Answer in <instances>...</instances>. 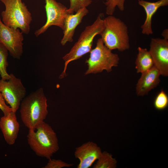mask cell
Here are the masks:
<instances>
[{"label":"cell","mask_w":168,"mask_h":168,"mask_svg":"<svg viewBox=\"0 0 168 168\" xmlns=\"http://www.w3.org/2000/svg\"><path fill=\"white\" fill-rule=\"evenodd\" d=\"M117 161L113 158L111 154L107 152H103L93 168H114L116 166Z\"/></svg>","instance_id":"cell-18"},{"label":"cell","mask_w":168,"mask_h":168,"mask_svg":"<svg viewBox=\"0 0 168 168\" xmlns=\"http://www.w3.org/2000/svg\"><path fill=\"white\" fill-rule=\"evenodd\" d=\"M16 113L12 111L4 115L0 119V128L5 141L9 145L14 144L19 130Z\"/></svg>","instance_id":"cell-12"},{"label":"cell","mask_w":168,"mask_h":168,"mask_svg":"<svg viewBox=\"0 0 168 168\" xmlns=\"http://www.w3.org/2000/svg\"><path fill=\"white\" fill-rule=\"evenodd\" d=\"M119 60L118 55L113 53L100 38L97 40L96 47L90 51L89 57L85 61L88 68L85 75L95 74L105 70L108 72H110L113 67L118 66Z\"/></svg>","instance_id":"cell-6"},{"label":"cell","mask_w":168,"mask_h":168,"mask_svg":"<svg viewBox=\"0 0 168 168\" xmlns=\"http://www.w3.org/2000/svg\"><path fill=\"white\" fill-rule=\"evenodd\" d=\"M35 129H29L28 144L37 156L49 160L59 149L57 135L51 126L43 122Z\"/></svg>","instance_id":"cell-2"},{"label":"cell","mask_w":168,"mask_h":168,"mask_svg":"<svg viewBox=\"0 0 168 168\" xmlns=\"http://www.w3.org/2000/svg\"><path fill=\"white\" fill-rule=\"evenodd\" d=\"M160 73L154 66L149 70L142 73L136 87V93L138 96L147 95L152 89L157 86L160 82Z\"/></svg>","instance_id":"cell-14"},{"label":"cell","mask_w":168,"mask_h":168,"mask_svg":"<svg viewBox=\"0 0 168 168\" xmlns=\"http://www.w3.org/2000/svg\"><path fill=\"white\" fill-rule=\"evenodd\" d=\"M161 35L163 37V38L165 39L168 40V29H166L164 30L162 32Z\"/></svg>","instance_id":"cell-24"},{"label":"cell","mask_w":168,"mask_h":168,"mask_svg":"<svg viewBox=\"0 0 168 168\" xmlns=\"http://www.w3.org/2000/svg\"><path fill=\"white\" fill-rule=\"evenodd\" d=\"M102 152L96 144L89 141L76 147L75 157L79 160L77 168H88L100 157Z\"/></svg>","instance_id":"cell-11"},{"label":"cell","mask_w":168,"mask_h":168,"mask_svg":"<svg viewBox=\"0 0 168 168\" xmlns=\"http://www.w3.org/2000/svg\"><path fill=\"white\" fill-rule=\"evenodd\" d=\"M22 33L5 25L0 18V42L7 48L14 58L20 59L23 53Z\"/></svg>","instance_id":"cell-9"},{"label":"cell","mask_w":168,"mask_h":168,"mask_svg":"<svg viewBox=\"0 0 168 168\" xmlns=\"http://www.w3.org/2000/svg\"><path fill=\"white\" fill-rule=\"evenodd\" d=\"M20 106L21 119L29 129H35L44 122L48 114L47 99L42 88L25 97Z\"/></svg>","instance_id":"cell-1"},{"label":"cell","mask_w":168,"mask_h":168,"mask_svg":"<svg viewBox=\"0 0 168 168\" xmlns=\"http://www.w3.org/2000/svg\"><path fill=\"white\" fill-rule=\"evenodd\" d=\"M104 16L103 13L99 14L92 24L86 26L70 52L63 57L65 62L64 67L59 78H63L66 75V70L69 63L90 52L95 37L100 35L104 28Z\"/></svg>","instance_id":"cell-3"},{"label":"cell","mask_w":168,"mask_h":168,"mask_svg":"<svg viewBox=\"0 0 168 168\" xmlns=\"http://www.w3.org/2000/svg\"><path fill=\"white\" fill-rule=\"evenodd\" d=\"M89 13L86 7L79 9L75 14H69L65 21L63 30V35L61 41L63 46L68 42H72L75 29L82 22L83 17Z\"/></svg>","instance_id":"cell-13"},{"label":"cell","mask_w":168,"mask_h":168,"mask_svg":"<svg viewBox=\"0 0 168 168\" xmlns=\"http://www.w3.org/2000/svg\"><path fill=\"white\" fill-rule=\"evenodd\" d=\"M138 2L143 7L146 13L145 21L141 26L142 32L147 35H152L153 33L152 27V17L160 7L168 5V0H159L154 2L138 0Z\"/></svg>","instance_id":"cell-15"},{"label":"cell","mask_w":168,"mask_h":168,"mask_svg":"<svg viewBox=\"0 0 168 168\" xmlns=\"http://www.w3.org/2000/svg\"><path fill=\"white\" fill-rule=\"evenodd\" d=\"M104 28L100 35L104 45L111 51L123 52L130 48L128 28L121 19L112 15L104 18Z\"/></svg>","instance_id":"cell-4"},{"label":"cell","mask_w":168,"mask_h":168,"mask_svg":"<svg viewBox=\"0 0 168 168\" xmlns=\"http://www.w3.org/2000/svg\"><path fill=\"white\" fill-rule=\"evenodd\" d=\"M153 105L155 108L159 110H164L168 106V96L163 90H161L155 97Z\"/></svg>","instance_id":"cell-19"},{"label":"cell","mask_w":168,"mask_h":168,"mask_svg":"<svg viewBox=\"0 0 168 168\" xmlns=\"http://www.w3.org/2000/svg\"><path fill=\"white\" fill-rule=\"evenodd\" d=\"M10 76L8 80L0 79V93L12 111L16 113L25 97L26 89L20 79L12 73H10Z\"/></svg>","instance_id":"cell-7"},{"label":"cell","mask_w":168,"mask_h":168,"mask_svg":"<svg viewBox=\"0 0 168 168\" xmlns=\"http://www.w3.org/2000/svg\"><path fill=\"white\" fill-rule=\"evenodd\" d=\"M8 50L0 42V76L1 79L7 80L10 78V74L7 72V68L8 64L7 62Z\"/></svg>","instance_id":"cell-17"},{"label":"cell","mask_w":168,"mask_h":168,"mask_svg":"<svg viewBox=\"0 0 168 168\" xmlns=\"http://www.w3.org/2000/svg\"><path fill=\"white\" fill-rule=\"evenodd\" d=\"M70 3V7L68 9L69 14H73L79 9L86 7L90 5L92 0H69Z\"/></svg>","instance_id":"cell-21"},{"label":"cell","mask_w":168,"mask_h":168,"mask_svg":"<svg viewBox=\"0 0 168 168\" xmlns=\"http://www.w3.org/2000/svg\"><path fill=\"white\" fill-rule=\"evenodd\" d=\"M125 1V0H108L105 1V4L106 6V13L108 15H113L116 7L121 11H123Z\"/></svg>","instance_id":"cell-20"},{"label":"cell","mask_w":168,"mask_h":168,"mask_svg":"<svg viewBox=\"0 0 168 168\" xmlns=\"http://www.w3.org/2000/svg\"><path fill=\"white\" fill-rule=\"evenodd\" d=\"M5 9L1 15L2 22L13 28L20 29L21 32L28 34L32 21L31 13L22 0H0Z\"/></svg>","instance_id":"cell-5"},{"label":"cell","mask_w":168,"mask_h":168,"mask_svg":"<svg viewBox=\"0 0 168 168\" xmlns=\"http://www.w3.org/2000/svg\"><path fill=\"white\" fill-rule=\"evenodd\" d=\"M47 20L45 24L35 32L36 37L45 32L50 26H55L64 28L65 20L69 14L68 8L56 0H44Z\"/></svg>","instance_id":"cell-8"},{"label":"cell","mask_w":168,"mask_h":168,"mask_svg":"<svg viewBox=\"0 0 168 168\" xmlns=\"http://www.w3.org/2000/svg\"><path fill=\"white\" fill-rule=\"evenodd\" d=\"M0 109L4 114V115L8 114L12 111V109L10 106H8L5 102L3 96L0 93Z\"/></svg>","instance_id":"cell-23"},{"label":"cell","mask_w":168,"mask_h":168,"mask_svg":"<svg viewBox=\"0 0 168 168\" xmlns=\"http://www.w3.org/2000/svg\"><path fill=\"white\" fill-rule=\"evenodd\" d=\"M138 53L135 61L136 68L137 73H144L152 68L154 63L152 55L146 48L139 47Z\"/></svg>","instance_id":"cell-16"},{"label":"cell","mask_w":168,"mask_h":168,"mask_svg":"<svg viewBox=\"0 0 168 168\" xmlns=\"http://www.w3.org/2000/svg\"><path fill=\"white\" fill-rule=\"evenodd\" d=\"M149 52L153 58L154 66L161 75L168 76V40L164 38H152Z\"/></svg>","instance_id":"cell-10"},{"label":"cell","mask_w":168,"mask_h":168,"mask_svg":"<svg viewBox=\"0 0 168 168\" xmlns=\"http://www.w3.org/2000/svg\"><path fill=\"white\" fill-rule=\"evenodd\" d=\"M105 1H107L108 0H104Z\"/></svg>","instance_id":"cell-25"},{"label":"cell","mask_w":168,"mask_h":168,"mask_svg":"<svg viewBox=\"0 0 168 168\" xmlns=\"http://www.w3.org/2000/svg\"><path fill=\"white\" fill-rule=\"evenodd\" d=\"M73 164L68 163L58 159H50L47 164L43 168H62L64 167H69L72 166Z\"/></svg>","instance_id":"cell-22"}]
</instances>
